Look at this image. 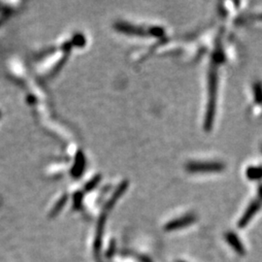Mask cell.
Returning <instances> with one entry per match:
<instances>
[{
  "instance_id": "7a4b0ae2",
  "label": "cell",
  "mask_w": 262,
  "mask_h": 262,
  "mask_svg": "<svg viewBox=\"0 0 262 262\" xmlns=\"http://www.w3.org/2000/svg\"><path fill=\"white\" fill-rule=\"evenodd\" d=\"M187 170L191 173H214L224 170L225 165L217 161H200L190 162L187 164Z\"/></svg>"
},
{
  "instance_id": "3957f363",
  "label": "cell",
  "mask_w": 262,
  "mask_h": 262,
  "mask_svg": "<svg viewBox=\"0 0 262 262\" xmlns=\"http://www.w3.org/2000/svg\"><path fill=\"white\" fill-rule=\"evenodd\" d=\"M262 189H261V191H260V198H259L258 200H255V201L249 206V208L247 209V211H246L245 214L243 215L242 219L240 220V222H239V224H238V226H239L240 228L245 227V226L251 222V220L253 219V217L260 211V209H261V207H262Z\"/></svg>"
},
{
  "instance_id": "8992f818",
  "label": "cell",
  "mask_w": 262,
  "mask_h": 262,
  "mask_svg": "<svg viewBox=\"0 0 262 262\" xmlns=\"http://www.w3.org/2000/svg\"><path fill=\"white\" fill-rule=\"evenodd\" d=\"M247 176L251 180H257L262 177V167L255 166V167H250L247 171Z\"/></svg>"
},
{
  "instance_id": "277c9868",
  "label": "cell",
  "mask_w": 262,
  "mask_h": 262,
  "mask_svg": "<svg viewBox=\"0 0 262 262\" xmlns=\"http://www.w3.org/2000/svg\"><path fill=\"white\" fill-rule=\"evenodd\" d=\"M195 221V217L193 215H188L186 217H183L181 219L178 220H174L170 223H168L165 226V230H177V229H181L183 227H186L189 225H191L193 222Z\"/></svg>"
},
{
  "instance_id": "6da1fadb",
  "label": "cell",
  "mask_w": 262,
  "mask_h": 262,
  "mask_svg": "<svg viewBox=\"0 0 262 262\" xmlns=\"http://www.w3.org/2000/svg\"><path fill=\"white\" fill-rule=\"evenodd\" d=\"M209 100L207 106V113H206V122L205 127L211 128L214 116H215V106H216V98H217V74L215 71H211L209 77Z\"/></svg>"
},
{
  "instance_id": "5b68a950",
  "label": "cell",
  "mask_w": 262,
  "mask_h": 262,
  "mask_svg": "<svg viewBox=\"0 0 262 262\" xmlns=\"http://www.w3.org/2000/svg\"><path fill=\"white\" fill-rule=\"evenodd\" d=\"M225 238L228 242V244L238 253V254H244L245 250H244V246L242 245V243L240 242V240L238 239V237L234 234V233H227L225 235Z\"/></svg>"
},
{
  "instance_id": "52a82bcc",
  "label": "cell",
  "mask_w": 262,
  "mask_h": 262,
  "mask_svg": "<svg viewBox=\"0 0 262 262\" xmlns=\"http://www.w3.org/2000/svg\"></svg>"
}]
</instances>
